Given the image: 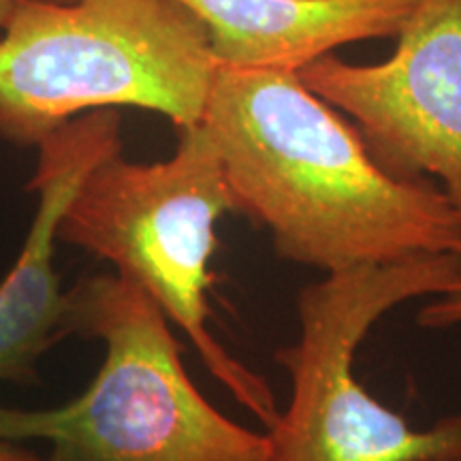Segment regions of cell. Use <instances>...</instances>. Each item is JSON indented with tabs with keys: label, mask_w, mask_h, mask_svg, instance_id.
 <instances>
[{
	"label": "cell",
	"mask_w": 461,
	"mask_h": 461,
	"mask_svg": "<svg viewBox=\"0 0 461 461\" xmlns=\"http://www.w3.org/2000/svg\"><path fill=\"white\" fill-rule=\"evenodd\" d=\"M235 212L221 154L203 124L180 129V143L160 163L112 154L79 184L56 238L105 258L135 282L186 333L203 366L267 429L280 419L267 380L241 363L210 330V263L216 222Z\"/></svg>",
	"instance_id": "277c9868"
},
{
	"label": "cell",
	"mask_w": 461,
	"mask_h": 461,
	"mask_svg": "<svg viewBox=\"0 0 461 461\" xmlns=\"http://www.w3.org/2000/svg\"><path fill=\"white\" fill-rule=\"evenodd\" d=\"M0 461H43L39 455H34L26 448L15 447L14 442L0 440Z\"/></svg>",
	"instance_id": "30bf717a"
},
{
	"label": "cell",
	"mask_w": 461,
	"mask_h": 461,
	"mask_svg": "<svg viewBox=\"0 0 461 461\" xmlns=\"http://www.w3.org/2000/svg\"><path fill=\"white\" fill-rule=\"evenodd\" d=\"M62 330L96 338L105 359L90 387L51 411L0 406V440H43V461H272L267 434L230 420L184 370L169 319L118 274L67 293Z\"/></svg>",
	"instance_id": "3957f363"
},
{
	"label": "cell",
	"mask_w": 461,
	"mask_h": 461,
	"mask_svg": "<svg viewBox=\"0 0 461 461\" xmlns=\"http://www.w3.org/2000/svg\"><path fill=\"white\" fill-rule=\"evenodd\" d=\"M201 124L241 212L288 263L338 274L461 255V216L428 180H397L295 71L218 65Z\"/></svg>",
	"instance_id": "6da1fadb"
},
{
	"label": "cell",
	"mask_w": 461,
	"mask_h": 461,
	"mask_svg": "<svg viewBox=\"0 0 461 461\" xmlns=\"http://www.w3.org/2000/svg\"><path fill=\"white\" fill-rule=\"evenodd\" d=\"M461 255L327 274L297 297L299 338L276 350L291 378V400L267 429L272 461H461V412L414 429L367 393L355 353L389 310L451 291Z\"/></svg>",
	"instance_id": "5b68a950"
},
{
	"label": "cell",
	"mask_w": 461,
	"mask_h": 461,
	"mask_svg": "<svg viewBox=\"0 0 461 461\" xmlns=\"http://www.w3.org/2000/svg\"><path fill=\"white\" fill-rule=\"evenodd\" d=\"M417 325L431 331L461 330V278L451 291L429 297L419 308Z\"/></svg>",
	"instance_id": "9c48e42d"
},
{
	"label": "cell",
	"mask_w": 461,
	"mask_h": 461,
	"mask_svg": "<svg viewBox=\"0 0 461 461\" xmlns=\"http://www.w3.org/2000/svg\"><path fill=\"white\" fill-rule=\"evenodd\" d=\"M22 0H0V34L5 31V24H7L9 15L14 14V9L20 5Z\"/></svg>",
	"instance_id": "8fae6325"
},
{
	"label": "cell",
	"mask_w": 461,
	"mask_h": 461,
	"mask_svg": "<svg viewBox=\"0 0 461 461\" xmlns=\"http://www.w3.org/2000/svg\"><path fill=\"white\" fill-rule=\"evenodd\" d=\"M221 67L299 71L338 48L397 37L419 0H177Z\"/></svg>",
	"instance_id": "ba28073f"
},
{
	"label": "cell",
	"mask_w": 461,
	"mask_h": 461,
	"mask_svg": "<svg viewBox=\"0 0 461 461\" xmlns=\"http://www.w3.org/2000/svg\"><path fill=\"white\" fill-rule=\"evenodd\" d=\"M218 62L177 0H22L0 34V140L39 146L95 109L201 122Z\"/></svg>",
	"instance_id": "7a4b0ae2"
},
{
	"label": "cell",
	"mask_w": 461,
	"mask_h": 461,
	"mask_svg": "<svg viewBox=\"0 0 461 461\" xmlns=\"http://www.w3.org/2000/svg\"><path fill=\"white\" fill-rule=\"evenodd\" d=\"M297 75L353 120L389 176L434 177L461 216V0H419L384 62L327 54Z\"/></svg>",
	"instance_id": "8992f818"
},
{
	"label": "cell",
	"mask_w": 461,
	"mask_h": 461,
	"mask_svg": "<svg viewBox=\"0 0 461 461\" xmlns=\"http://www.w3.org/2000/svg\"><path fill=\"white\" fill-rule=\"evenodd\" d=\"M120 113L95 109L68 120L39 143L28 190L39 194L24 248L0 285V380L32 378L34 361L62 330L67 293L54 267L56 230L84 177L101 160L122 152Z\"/></svg>",
	"instance_id": "52a82bcc"
}]
</instances>
